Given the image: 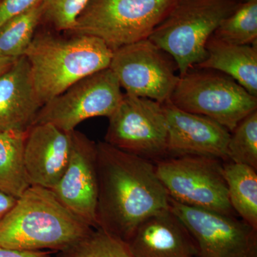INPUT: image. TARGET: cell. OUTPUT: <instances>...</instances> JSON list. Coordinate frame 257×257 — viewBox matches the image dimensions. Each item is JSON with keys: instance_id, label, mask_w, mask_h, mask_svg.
Here are the masks:
<instances>
[{"instance_id": "obj_1", "label": "cell", "mask_w": 257, "mask_h": 257, "mask_svg": "<svg viewBox=\"0 0 257 257\" xmlns=\"http://www.w3.org/2000/svg\"><path fill=\"white\" fill-rule=\"evenodd\" d=\"M96 229L127 241L139 224L169 209L170 196L151 161L96 143Z\"/></svg>"}, {"instance_id": "obj_22", "label": "cell", "mask_w": 257, "mask_h": 257, "mask_svg": "<svg viewBox=\"0 0 257 257\" xmlns=\"http://www.w3.org/2000/svg\"><path fill=\"white\" fill-rule=\"evenodd\" d=\"M57 257H135L127 243L100 229H94Z\"/></svg>"}, {"instance_id": "obj_21", "label": "cell", "mask_w": 257, "mask_h": 257, "mask_svg": "<svg viewBox=\"0 0 257 257\" xmlns=\"http://www.w3.org/2000/svg\"><path fill=\"white\" fill-rule=\"evenodd\" d=\"M213 36L234 45H257V0L241 3L223 20Z\"/></svg>"}, {"instance_id": "obj_27", "label": "cell", "mask_w": 257, "mask_h": 257, "mask_svg": "<svg viewBox=\"0 0 257 257\" xmlns=\"http://www.w3.org/2000/svg\"><path fill=\"white\" fill-rule=\"evenodd\" d=\"M17 200L16 198L0 192V220L14 207Z\"/></svg>"}, {"instance_id": "obj_19", "label": "cell", "mask_w": 257, "mask_h": 257, "mask_svg": "<svg viewBox=\"0 0 257 257\" xmlns=\"http://www.w3.org/2000/svg\"><path fill=\"white\" fill-rule=\"evenodd\" d=\"M27 132L0 133V192L18 199L30 187L25 162Z\"/></svg>"}, {"instance_id": "obj_2", "label": "cell", "mask_w": 257, "mask_h": 257, "mask_svg": "<svg viewBox=\"0 0 257 257\" xmlns=\"http://www.w3.org/2000/svg\"><path fill=\"white\" fill-rule=\"evenodd\" d=\"M93 229L51 189L30 186L0 220V246L20 251L60 252Z\"/></svg>"}, {"instance_id": "obj_14", "label": "cell", "mask_w": 257, "mask_h": 257, "mask_svg": "<svg viewBox=\"0 0 257 257\" xmlns=\"http://www.w3.org/2000/svg\"><path fill=\"white\" fill-rule=\"evenodd\" d=\"M72 132L66 133L51 124L32 125L27 131L24 162L31 186L52 189L68 165Z\"/></svg>"}, {"instance_id": "obj_4", "label": "cell", "mask_w": 257, "mask_h": 257, "mask_svg": "<svg viewBox=\"0 0 257 257\" xmlns=\"http://www.w3.org/2000/svg\"><path fill=\"white\" fill-rule=\"evenodd\" d=\"M241 0H176L149 40L172 57L179 77L205 60L206 45Z\"/></svg>"}, {"instance_id": "obj_3", "label": "cell", "mask_w": 257, "mask_h": 257, "mask_svg": "<svg viewBox=\"0 0 257 257\" xmlns=\"http://www.w3.org/2000/svg\"><path fill=\"white\" fill-rule=\"evenodd\" d=\"M112 55L113 51L95 37L42 32L35 34L24 56L43 106L80 79L108 68Z\"/></svg>"}, {"instance_id": "obj_26", "label": "cell", "mask_w": 257, "mask_h": 257, "mask_svg": "<svg viewBox=\"0 0 257 257\" xmlns=\"http://www.w3.org/2000/svg\"><path fill=\"white\" fill-rule=\"evenodd\" d=\"M0 257H51L48 251H29L11 249L0 246Z\"/></svg>"}, {"instance_id": "obj_12", "label": "cell", "mask_w": 257, "mask_h": 257, "mask_svg": "<svg viewBox=\"0 0 257 257\" xmlns=\"http://www.w3.org/2000/svg\"><path fill=\"white\" fill-rule=\"evenodd\" d=\"M96 157V143L84 134L72 131L68 165L58 183L51 189L69 211L93 229L97 227Z\"/></svg>"}, {"instance_id": "obj_29", "label": "cell", "mask_w": 257, "mask_h": 257, "mask_svg": "<svg viewBox=\"0 0 257 257\" xmlns=\"http://www.w3.org/2000/svg\"><path fill=\"white\" fill-rule=\"evenodd\" d=\"M251 0H241V3H246V2H249Z\"/></svg>"}, {"instance_id": "obj_13", "label": "cell", "mask_w": 257, "mask_h": 257, "mask_svg": "<svg viewBox=\"0 0 257 257\" xmlns=\"http://www.w3.org/2000/svg\"><path fill=\"white\" fill-rule=\"evenodd\" d=\"M162 106L168 133L167 156L195 155L229 160L227 128L207 116L179 109L170 101Z\"/></svg>"}, {"instance_id": "obj_11", "label": "cell", "mask_w": 257, "mask_h": 257, "mask_svg": "<svg viewBox=\"0 0 257 257\" xmlns=\"http://www.w3.org/2000/svg\"><path fill=\"white\" fill-rule=\"evenodd\" d=\"M169 207L188 230L198 257H257V230L243 220L189 207L170 197Z\"/></svg>"}, {"instance_id": "obj_6", "label": "cell", "mask_w": 257, "mask_h": 257, "mask_svg": "<svg viewBox=\"0 0 257 257\" xmlns=\"http://www.w3.org/2000/svg\"><path fill=\"white\" fill-rule=\"evenodd\" d=\"M170 101L182 110L214 120L230 133L257 110V96L229 76L211 69H190L179 77Z\"/></svg>"}, {"instance_id": "obj_28", "label": "cell", "mask_w": 257, "mask_h": 257, "mask_svg": "<svg viewBox=\"0 0 257 257\" xmlns=\"http://www.w3.org/2000/svg\"><path fill=\"white\" fill-rule=\"evenodd\" d=\"M18 59L0 58V75L6 72Z\"/></svg>"}, {"instance_id": "obj_25", "label": "cell", "mask_w": 257, "mask_h": 257, "mask_svg": "<svg viewBox=\"0 0 257 257\" xmlns=\"http://www.w3.org/2000/svg\"><path fill=\"white\" fill-rule=\"evenodd\" d=\"M41 3L42 0H0V28Z\"/></svg>"}, {"instance_id": "obj_10", "label": "cell", "mask_w": 257, "mask_h": 257, "mask_svg": "<svg viewBox=\"0 0 257 257\" xmlns=\"http://www.w3.org/2000/svg\"><path fill=\"white\" fill-rule=\"evenodd\" d=\"M109 67L126 94L162 104L170 100L179 79L172 57L149 39L114 51Z\"/></svg>"}, {"instance_id": "obj_20", "label": "cell", "mask_w": 257, "mask_h": 257, "mask_svg": "<svg viewBox=\"0 0 257 257\" xmlns=\"http://www.w3.org/2000/svg\"><path fill=\"white\" fill-rule=\"evenodd\" d=\"M43 20L42 3L7 22L0 28V58L25 55Z\"/></svg>"}, {"instance_id": "obj_16", "label": "cell", "mask_w": 257, "mask_h": 257, "mask_svg": "<svg viewBox=\"0 0 257 257\" xmlns=\"http://www.w3.org/2000/svg\"><path fill=\"white\" fill-rule=\"evenodd\" d=\"M42 106L23 56L0 75V133L28 131Z\"/></svg>"}, {"instance_id": "obj_9", "label": "cell", "mask_w": 257, "mask_h": 257, "mask_svg": "<svg viewBox=\"0 0 257 257\" xmlns=\"http://www.w3.org/2000/svg\"><path fill=\"white\" fill-rule=\"evenodd\" d=\"M108 119L105 143L147 160L167 157V121L160 103L124 93Z\"/></svg>"}, {"instance_id": "obj_23", "label": "cell", "mask_w": 257, "mask_h": 257, "mask_svg": "<svg viewBox=\"0 0 257 257\" xmlns=\"http://www.w3.org/2000/svg\"><path fill=\"white\" fill-rule=\"evenodd\" d=\"M227 155L231 162L257 170V110L241 120L230 134Z\"/></svg>"}, {"instance_id": "obj_15", "label": "cell", "mask_w": 257, "mask_h": 257, "mask_svg": "<svg viewBox=\"0 0 257 257\" xmlns=\"http://www.w3.org/2000/svg\"><path fill=\"white\" fill-rule=\"evenodd\" d=\"M126 243L135 257H198L194 239L170 207L142 221Z\"/></svg>"}, {"instance_id": "obj_24", "label": "cell", "mask_w": 257, "mask_h": 257, "mask_svg": "<svg viewBox=\"0 0 257 257\" xmlns=\"http://www.w3.org/2000/svg\"><path fill=\"white\" fill-rule=\"evenodd\" d=\"M90 0H42L43 19L57 31L69 33Z\"/></svg>"}, {"instance_id": "obj_18", "label": "cell", "mask_w": 257, "mask_h": 257, "mask_svg": "<svg viewBox=\"0 0 257 257\" xmlns=\"http://www.w3.org/2000/svg\"><path fill=\"white\" fill-rule=\"evenodd\" d=\"M222 168L228 197L234 212L257 230V170L231 161L222 165Z\"/></svg>"}, {"instance_id": "obj_17", "label": "cell", "mask_w": 257, "mask_h": 257, "mask_svg": "<svg viewBox=\"0 0 257 257\" xmlns=\"http://www.w3.org/2000/svg\"><path fill=\"white\" fill-rule=\"evenodd\" d=\"M205 60L194 68L211 69L229 76L257 96V45L227 43L211 36L206 45Z\"/></svg>"}, {"instance_id": "obj_8", "label": "cell", "mask_w": 257, "mask_h": 257, "mask_svg": "<svg viewBox=\"0 0 257 257\" xmlns=\"http://www.w3.org/2000/svg\"><path fill=\"white\" fill-rule=\"evenodd\" d=\"M123 96L119 81L108 67L84 77L45 103L32 125L51 124L71 133L90 118H109Z\"/></svg>"}, {"instance_id": "obj_5", "label": "cell", "mask_w": 257, "mask_h": 257, "mask_svg": "<svg viewBox=\"0 0 257 257\" xmlns=\"http://www.w3.org/2000/svg\"><path fill=\"white\" fill-rule=\"evenodd\" d=\"M176 0H90L71 35L100 39L111 51L147 40Z\"/></svg>"}, {"instance_id": "obj_7", "label": "cell", "mask_w": 257, "mask_h": 257, "mask_svg": "<svg viewBox=\"0 0 257 257\" xmlns=\"http://www.w3.org/2000/svg\"><path fill=\"white\" fill-rule=\"evenodd\" d=\"M156 172L170 198L189 207L234 216L220 160L187 155L162 159Z\"/></svg>"}]
</instances>
